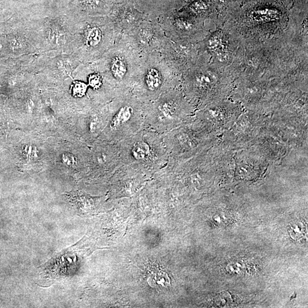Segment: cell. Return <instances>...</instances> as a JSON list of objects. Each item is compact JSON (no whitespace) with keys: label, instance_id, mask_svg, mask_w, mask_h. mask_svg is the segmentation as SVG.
Segmentation results:
<instances>
[{"label":"cell","instance_id":"cell-14","mask_svg":"<svg viewBox=\"0 0 308 308\" xmlns=\"http://www.w3.org/2000/svg\"><path fill=\"white\" fill-rule=\"evenodd\" d=\"M78 8L85 11H94L100 8L104 0H77Z\"/></svg>","mask_w":308,"mask_h":308},{"label":"cell","instance_id":"cell-8","mask_svg":"<svg viewBox=\"0 0 308 308\" xmlns=\"http://www.w3.org/2000/svg\"><path fill=\"white\" fill-rule=\"evenodd\" d=\"M110 70L113 77L117 79H123L127 71L126 62L121 56H114L110 60Z\"/></svg>","mask_w":308,"mask_h":308},{"label":"cell","instance_id":"cell-11","mask_svg":"<svg viewBox=\"0 0 308 308\" xmlns=\"http://www.w3.org/2000/svg\"><path fill=\"white\" fill-rule=\"evenodd\" d=\"M145 83L147 88L151 91L159 89L162 84L161 74L155 68H150L145 75Z\"/></svg>","mask_w":308,"mask_h":308},{"label":"cell","instance_id":"cell-7","mask_svg":"<svg viewBox=\"0 0 308 308\" xmlns=\"http://www.w3.org/2000/svg\"><path fill=\"white\" fill-rule=\"evenodd\" d=\"M210 1L214 11L217 27L222 29L235 9V0H210Z\"/></svg>","mask_w":308,"mask_h":308},{"label":"cell","instance_id":"cell-3","mask_svg":"<svg viewBox=\"0 0 308 308\" xmlns=\"http://www.w3.org/2000/svg\"><path fill=\"white\" fill-rule=\"evenodd\" d=\"M186 79L191 88L210 101L225 96L234 81L228 67L215 62L207 52L190 68Z\"/></svg>","mask_w":308,"mask_h":308},{"label":"cell","instance_id":"cell-10","mask_svg":"<svg viewBox=\"0 0 308 308\" xmlns=\"http://www.w3.org/2000/svg\"><path fill=\"white\" fill-rule=\"evenodd\" d=\"M133 112L134 111H133L131 106H124L122 107L113 117L111 123H110V127L113 129L116 128L126 123L127 121L130 120Z\"/></svg>","mask_w":308,"mask_h":308},{"label":"cell","instance_id":"cell-5","mask_svg":"<svg viewBox=\"0 0 308 308\" xmlns=\"http://www.w3.org/2000/svg\"><path fill=\"white\" fill-rule=\"evenodd\" d=\"M31 25L40 54L53 53L56 56L73 53V36L68 17L45 18L40 23Z\"/></svg>","mask_w":308,"mask_h":308},{"label":"cell","instance_id":"cell-16","mask_svg":"<svg viewBox=\"0 0 308 308\" xmlns=\"http://www.w3.org/2000/svg\"><path fill=\"white\" fill-rule=\"evenodd\" d=\"M176 111V106L173 102H167L161 107V112L167 118H172Z\"/></svg>","mask_w":308,"mask_h":308},{"label":"cell","instance_id":"cell-2","mask_svg":"<svg viewBox=\"0 0 308 308\" xmlns=\"http://www.w3.org/2000/svg\"><path fill=\"white\" fill-rule=\"evenodd\" d=\"M279 43H245L237 47L228 69L236 82L269 78Z\"/></svg>","mask_w":308,"mask_h":308},{"label":"cell","instance_id":"cell-13","mask_svg":"<svg viewBox=\"0 0 308 308\" xmlns=\"http://www.w3.org/2000/svg\"><path fill=\"white\" fill-rule=\"evenodd\" d=\"M88 87L87 83L79 80H74L71 83L70 94L74 98H82L85 96Z\"/></svg>","mask_w":308,"mask_h":308},{"label":"cell","instance_id":"cell-6","mask_svg":"<svg viewBox=\"0 0 308 308\" xmlns=\"http://www.w3.org/2000/svg\"><path fill=\"white\" fill-rule=\"evenodd\" d=\"M201 47L215 62L229 66L234 59L235 50L222 29L211 32L201 41Z\"/></svg>","mask_w":308,"mask_h":308},{"label":"cell","instance_id":"cell-4","mask_svg":"<svg viewBox=\"0 0 308 308\" xmlns=\"http://www.w3.org/2000/svg\"><path fill=\"white\" fill-rule=\"evenodd\" d=\"M68 21L73 36V53L80 62L100 56L107 44L106 25L75 17H68Z\"/></svg>","mask_w":308,"mask_h":308},{"label":"cell","instance_id":"cell-1","mask_svg":"<svg viewBox=\"0 0 308 308\" xmlns=\"http://www.w3.org/2000/svg\"><path fill=\"white\" fill-rule=\"evenodd\" d=\"M234 47L245 43H278L298 39L300 22L274 0H251L235 10L222 28Z\"/></svg>","mask_w":308,"mask_h":308},{"label":"cell","instance_id":"cell-12","mask_svg":"<svg viewBox=\"0 0 308 308\" xmlns=\"http://www.w3.org/2000/svg\"><path fill=\"white\" fill-rule=\"evenodd\" d=\"M150 154V147L145 142H139L134 144L132 149L133 157L138 161L146 159Z\"/></svg>","mask_w":308,"mask_h":308},{"label":"cell","instance_id":"cell-15","mask_svg":"<svg viewBox=\"0 0 308 308\" xmlns=\"http://www.w3.org/2000/svg\"><path fill=\"white\" fill-rule=\"evenodd\" d=\"M103 84L102 76L97 73H91L87 77V85L93 90H98Z\"/></svg>","mask_w":308,"mask_h":308},{"label":"cell","instance_id":"cell-17","mask_svg":"<svg viewBox=\"0 0 308 308\" xmlns=\"http://www.w3.org/2000/svg\"><path fill=\"white\" fill-rule=\"evenodd\" d=\"M187 1H193V0H187Z\"/></svg>","mask_w":308,"mask_h":308},{"label":"cell","instance_id":"cell-9","mask_svg":"<svg viewBox=\"0 0 308 308\" xmlns=\"http://www.w3.org/2000/svg\"><path fill=\"white\" fill-rule=\"evenodd\" d=\"M147 281L150 286L155 288H167L171 284L168 274L161 270L152 272Z\"/></svg>","mask_w":308,"mask_h":308}]
</instances>
